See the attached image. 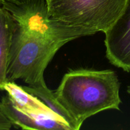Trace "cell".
<instances>
[{
  "label": "cell",
  "instance_id": "cell-4",
  "mask_svg": "<svg viewBox=\"0 0 130 130\" xmlns=\"http://www.w3.org/2000/svg\"><path fill=\"white\" fill-rule=\"evenodd\" d=\"M107 59L113 66L130 72V0L105 32Z\"/></svg>",
  "mask_w": 130,
  "mask_h": 130
},
{
  "label": "cell",
  "instance_id": "cell-11",
  "mask_svg": "<svg viewBox=\"0 0 130 130\" xmlns=\"http://www.w3.org/2000/svg\"><path fill=\"white\" fill-rule=\"evenodd\" d=\"M127 92L130 95V85L127 87Z\"/></svg>",
  "mask_w": 130,
  "mask_h": 130
},
{
  "label": "cell",
  "instance_id": "cell-6",
  "mask_svg": "<svg viewBox=\"0 0 130 130\" xmlns=\"http://www.w3.org/2000/svg\"><path fill=\"white\" fill-rule=\"evenodd\" d=\"M15 23L10 11L0 6V90H4L5 84L8 81V67Z\"/></svg>",
  "mask_w": 130,
  "mask_h": 130
},
{
  "label": "cell",
  "instance_id": "cell-10",
  "mask_svg": "<svg viewBox=\"0 0 130 130\" xmlns=\"http://www.w3.org/2000/svg\"><path fill=\"white\" fill-rule=\"evenodd\" d=\"M31 0H0V5L3 3H11L15 5H21Z\"/></svg>",
  "mask_w": 130,
  "mask_h": 130
},
{
  "label": "cell",
  "instance_id": "cell-2",
  "mask_svg": "<svg viewBox=\"0 0 130 130\" xmlns=\"http://www.w3.org/2000/svg\"><path fill=\"white\" fill-rule=\"evenodd\" d=\"M120 86L115 71L80 69L66 72L54 93L80 128L87 119L100 112L120 110Z\"/></svg>",
  "mask_w": 130,
  "mask_h": 130
},
{
  "label": "cell",
  "instance_id": "cell-3",
  "mask_svg": "<svg viewBox=\"0 0 130 130\" xmlns=\"http://www.w3.org/2000/svg\"><path fill=\"white\" fill-rule=\"evenodd\" d=\"M127 0H50L52 19L93 32H105L124 8Z\"/></svg>",
  "mask_w": 130,
  "mask_h": 130
},
{
  "label": "cell",
  "instance_id": "cell-9",
  "mask_svg": "<svg viewBox=\"0 0 130 130\" xmlns=\"http://www.w3.org/2000/svg\"><path fill=\"white\" fill-rule=\"evenodd\" d=\"M12 124L5 115L0 107V130H8L12 127Z\"/></svg>",
  "mask_w": 130,
  "mask_h": 130
},
{
  "label": "cell",
  "instance_id": "cell-5",
  "mask_svg": "<svg viewBox=\"0 0 130 130\" xmlns=\"http://www.w3.org/2000/svg\"><path fill=\"white\" fill-rule=\"evenodd\" d=\"M0 107L15 128L25 129L71 130L56 116L20 109L8 95L2 98Z\"/></svg>",
  "mask_w": 130,
  "mask_h": 130
},
{
  "label": "cell",
  "instance_id": "cell-12",
  "mask_svg": "<svg viewBox=\"0 0 130 130\" xmlns=\"http://www.w3.org/2000/svg\"><path fill=\"white\" fill-rule=\"evenodd\" d=\"M45 1H47V3H48V1H50V0H45Z\"/></svg>",
  "mask_w": 130,
  "mask_h": 130
},
{
  "label": "cell",
  "instance_id": "cell-1",
  "mask_svg": "<svg viewBox=\"0 0 130 130\" xmlns=\"http://www.w3.org/2000/svg\"><path fill=\"white\" fill-rule=\"evenodd\" d=\"M1 5L10 11L15 22L8 67V81L20 79L29 86L45 84L44 72L57 51L71 41L94 34L52 19L45 0Z\"/></svg>",
  "mask_w": 130,
  "mask_h": 130
},
{
  "label": "cell",
  "instance_id": "cell-7",
  "mask_svg": "<svg viewBox=\"0 0 130 130\" xmlns=\"http://www.w3.org/2000/svg\"><path fill=\"white\" fill-rule=\"evenodd\" d=\"M4 90L7 92V95L15 105L20 109L57 116L42 100L24 90L22 86L17 85L14 81H8L4 86Z\"/></svg>",
  "mask_w": 130,
  "mask_h": 130
},
{
  "label": "cell",
  "instance_id": "cell-8",
  "mask_svg": "<svg viewBox=\"0 0 130 130\" xmlns=\"http://www.w3.org/2000/svg\"><path fill=\"white\" fill-rule=\"evenodd\" d=\"M22 87L27 91L42 100L65 124L70 127V129H80L75 121L69 115L68 113L62 107V105L58 102L54 93L48 88L46 84L38 85L34 86H24Z\"/></svg>",
  "mask_w": 130,
  "mask_h": 130
}]
</instances>
